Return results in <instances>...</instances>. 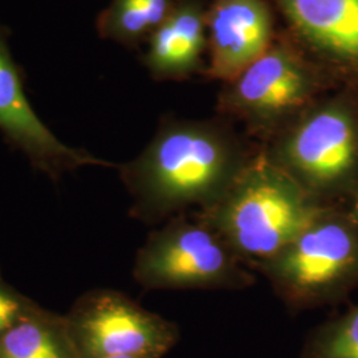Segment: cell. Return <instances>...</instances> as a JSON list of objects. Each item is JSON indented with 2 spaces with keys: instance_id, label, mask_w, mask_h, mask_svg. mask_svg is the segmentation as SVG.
I'll use <instances>...</instances> for the list:
<instances>
[{
  "instance_id": "obj_1",
  "label": "cell",
  "mask_w": 358,
  "mask_h": 358,
  "mask_svg": "<svg viewBox=\"0 0 358 358\" xmlns=\"http://www.w3.org/2000/svg\"><path fill=\"white\" fill-rule=\"evenodd\" d=\"M251 158L215 125L176 122L159 130L125 169V178L140 215L161 219L189 207L214 205Z\"/></svg>"
},
{
  "instance_id": "obj_2",
  "label": "cell",
  "mask_w": 358,
  "mask_h": 358,
  "mask_svg": "<svg viewBox=\"0 0 358 358\" xmlns=\"http://www.w3.org/2000/svg\"><path fill=\"white\" fill-rule=\"evenodd\" d=\"M324 206L264 153L251 158L227 192L195 217L257 271L307 227Z\"/></svg>"
},
{
  "instance_id": "obj_3",
  "label": "cell",
  "mask_w": 358,
  "mask_h": 358,
  "mask_svg": "<svg viewBox=\"0 0 358 358\" xmlns=\"http://www.w3.org/2000/svg\"><path fill=\"white\" fill-rule=\"evenodd\" d=\"M257 272L292 312L344 301L358 287L357 220L346 207H325Z\"/></svg>"
},
{
  "instance_id": "obj_4",
  "label": "cell",
  "mask_w": 358,
  "mask_h": 358,
  "mask_svg": "<svg viewBox=\"0 0 358 358\" xmlns=\"http://www.w3.org/2000/svg\"><path fill=\"white\" fill-rule=\"evenodd\" d=\"M324 207H346L358 192V110L345 101L315 108L266 152Z\"/></svg>"
},
{
  "instance_id": "obj_5",
  "label": "cell",
  "mask_w": 358,
  "mask_h": 358,
  "mask_svg": "<svg viewBox=\"0 0 358 358\" xmlns=\"http://www.w3.org/2000/svg\"><path fill=\"white\" fill-rule=\"evenodd\" d=\"M136 276L159 289L241 291L256 282L254 271L215 231L185 217L153 234L138 255Z\"/></svg>"
},
{
  "instance_id": "obj_6",
  "label": "cell",
  "mask_w": 358,
  "mask_h": 358,
  "mask_svg": "<svg viewBox=\"0 0 358 358\" xmlns=\"http://www.w3.org/2000/svg\"><path fill=\"white\" fill-rule=\"evenodd\" d=\"M84 344L93 358H159L178 341V328L120 294L96 299L81 322Z\"/></svg>"
},
{
  "instance_id": "obj_7",
  "label": "cell",
  "mask_w": 358,
  "mask_h": 358,
  "mask_svg": "<svg viewBox=\"0 0 358 358\" xmlns=\"http://www.w3.org/2000/svg\"><path fill=\"white\" fill-rule=\"evenodd\" d=\"M309 97L306 72L288 53L273 50L245 68L224 105L252 124L268 128L303 109Z\"/></svg>"
},
{
  "instance_id": "obj_8",
  "label": "cell",
  "mask_w": 358,
  "mask_h": 358,
  "mask_svg": "<svg viewBox=\"0 0 358 358\" xmlns=\"http://www.w3.org/2000/svg\"><path fill=\"white\" fill-rule=\"evenodd\" d=\"M8 32L0 24V130L43 165L99 164L85 152L59 141L27 100L22 68L10 51Z\"/></svg>"
},
{
  "instance_id": "obj_9",
  "label": "cell",
  "mask_w": 358,
  "mask_h": 358,
  "mask_svg": "<svg viewBox=\"0 0 358 358\" xmlns=\"http://www.w3.org/2000/svg\"><path fill=\"white\" fill-rule=\"evenodd\" d=\"M210 73L235 80L267 52L271 17L262 0H217L210 16Z\"/></svg>"
},
{
  "instance_id": "obj_10",
  "label": "cell",
  "mask_w": 358,
  "mask_h": 358,
  "mask_svg": "<svg viewBox=\"0 0 358 358\" xmlns=\"http://www.w3.org/2000/svg\"><path fill=\"white\" fill-rule=\"evenodd\" d=\"M291 22L315 44L358 60V0H279Z\"/></svg>"
},
{
  "instance_id": "obj_11",
  "label": "cell",
  "mask_w": 358,
  "mask_h": 358,
  "mask_svg": "<svg viewBox=\"0 0 358 358\" xmlns=\"http://www.w3.org/2000/svg\"><path fill=\"white\" fill-rule=\"evenodd\" d=\"M202 15L190 6L169 15L153 32L146 63L157 76L187 71L199 57L205 43Z\"/></svg>"
},
{
  "instance_id": "obj_12",
  "label": "cell",
  "mask_w": 358,
  "mask_h": 358,
  "mask_svg": "<svg viewBox=\"0 0 358 358\" xmlns=\"http://www.w3.org/2000/svg\"><path fill=\"white\" fill-rule=\"evenodd\" d=\"M171 13V0H113L97 27L103 38L133 43L155 31Z\"/></svg>"
},
{
  "instance_id": "obj_13",
  "label": "cell",
  "mask_w": 358,
  "mask_h": 358,
  "mask_svg": "<svg viewBox=\"0 0 358 358\" xmlns=\"http://www.w3.org/2000/svg\"><path fill=\"white\" fill-rule=\"evenodd\" d=\"M300 358H358V304L312 329Z\"/></svg>"
},
{
  "instance_id": "obj_14",
  "label": "cell",
  "mask_w": 358,
  "mask_h": 358,
  "mask_svg": "<svg viewBox=\"0 0 358 358\" xmlns=\"http://www.w3.org/2000/svg\"><path fill=\"white\" fill-rule=\"evenodd\" d=\"M0 358H64L51 333L24 321L11 327L0 341Z\"/></svg>"
},
{
  "instance_id": "obj_15",
  "label": "cell",
  "mask_w": 358,
  "mask_h": 358,
  "mask_svg": "<svg viewBox=\"0 0 358 358\" xmlns=\"http://www.w3.org/2000/svg\"><path fill=\"white\" fill-rule=\"evenodd\" d=\"M19 304L10 294L0 291V334L6 333L13 327V320L17 315Z\"/></svg>"
},
{
  "instance_id": "obj_16",
  "label": "cell",
  "mask_w": 358,
  "mask_h": 358,
  "mask_svg": "<svg viewBox=\"0 0 358 358\" xmlns=\"http://www.w3.org/2000/svg\"><path fill=\"white\" fill-rule=\"evenodd\" d=\"M346 210H348L349 214L358 222V192L357 194L355 195V198L350 201V203L346 206Z\"/></svg>"
},
{
  "instance_id": "obj_17",
  "label": "cell",
  "mask_w": 358,
  "mask_h": 358,
  "mask_svg": "<svg viewBox=\"0 0 358 358\" xmlns=\"http://www.w3.org/2000/svg\"><path fill=\"white\" fill-rule=\"evenodd\" d=\"M100 358H141V357H133V356H112V357H100Z\"/></svg>"
}]
</instances>
